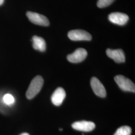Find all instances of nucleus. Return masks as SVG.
I'll list each match as a JSON object with an SVG mask.
<instances>
[{
    "label": "nucleus",
    "instance_id": "f257e3e1",
    "mask_svg": "<svg viewBox=\"0 0 135 135\" xmlns=\"http://www.w3.org/2000/svg\"><path fill=\"white\" fill-rule=\"evenodd\" d=\"M43 84V79L41 76H37L34 78L26 92L27 98L28 99H32L36 96L41 91Z\"/></svg>",
    "mask_w": 135,
    "mask_h": 135
},
{
    "label": "nucleus",
    "instance_id": "f03ea898",
    "mask_svg": "<svg viewBox=\"0 0 135 135\" xmlns=\"http://www.w3.org/2000/svg\"><path fill=\"white\" fill-rule=\"evenodd\" d=\"M118 86L123 91L127 92H135L134 83L129 79L122 75H118L114 78Z\"/></svg>",
    "mask_w": 135,
    "mask_h": 135
},
{
    "label": "nucleus",
    "instance_id": "7ed1b4c3",
    "mask_svg": "<svg viewBox=\"0 0 135 135\" xmlns=\"http://www.w3.org/2000/svg\"><path fill=\"white\" fill-rule=\"evenodd\" d=\"M68 36L69 38L74 41H90L92 40L91 35L87 31L82 30H74L70 31Z\"/></svg>",
    "mask_w": 135,
    "mask_h": 135
},
{
    "label": "nucleus",
    "instance_id": "20e7f679",
    "mask_svg": "<svg viewBox=\"0 0 135 135\" xmlns=\"http://www.w3.org/2000/svg\"><path fill=\"white\" fill-rule=\"evenodd\" d=\"M26 15L29 20L34 24L42 26H48L50 22L48 19L43 15L32 12H27Z\"/></svg>",
    "mask_w": 135,
    "mask_h": 135
},
{
    "label": "nucleus",
    "instance_id": "39448f33",
    "mask_svg": "<svg viewBox=\"0 0 135 135\" xmlns=\"http://www.w3.org/2000/svg\"><path fill=\"white\" fill-rule=\"evenodd\" d=\"M87 51L83 48H78L76 51L67 56L68 60L73 63H80L87 57Z\"/></svg>",
    "mask_w": 135,
    "mask_h": 135
},
{
    "label": "nucleus",
    "instance_id": "423d86ee",
    "mask_svg": "<svg viewBox=\"0 0 135 135\" xmlns=\"http://www.w3.org/2000/svg\"><path fill=\"white\" fill-rule=\"evenodd\" d=\"M108 19L113 24L123 26L128 22L129 18L127 15L120 12L112 13L109 15Z\"/></svg>",
    "mask_w": 135,
    "mask_h": 135
},
{
    "label": "nucleus",
    "instance_id": "0eeeda50",
    "mask_svg": "<svg viewBox=\"0 0 135 135\" xmlns=\"http://www.w3.org/2000/svg\"><path fill=\"white\" fill-rule=\"evenodd\" d=\"M91 86L97 96L101 98L106 96V91L101 82L96 77H93L91 80Z\"/></svg>",
    "mask_w": 135,
    "mask_h": 135
},
{
    "label": "nucleus",
    "instance_id": "6e6552de",
    "mask_svg": "<svg viewBox=\"0 0 135 135\" xmlns=\"http://www.w3.org/2000/svg\"><path fill=\"white\" fill-rule=\"evenodd\" d=\"M106 54L108 57L112 59L116 63H124L125 62V55L121 49L112 50L108 49Z\"/></svg>",
    "mask_w": 135,
    "mask_h": 135
},
{
    "label": "nucleus",
    "instance_id": "1a4fd4ad",
    "mask_svg": "<svg viewBox=\"0 0 135 135\" xmlns=\"http://www.w3.org/2000/svg\"><path fill=\"white\" fill-rule=\"evenodd\" d=\"M72 128L78 131L83 132H91L93 130L96 125L94 123L90 121H78L74 123L72 125Z\"/></svg>",
    "mask_w": 135,
    "mask_h": 135
},
{
    "label": "nucleus",
    "instance_id": "9d476101",
    "mask_svg": "<svg viewBox=\"0 0 135 135\" xmlns=\"http://www.w3.org/2000/svg\"><path fill=\"white\" fill-rule=\"evenodd\" d=\"M66 95V92L63 88L61 87L58 88L54 92L51 97L53 104L55 106H60L65 99Z\"/></svg>",
    "mask_w": 135,
    "mask_h": 135
},
{
    "label": "nucleus",
    "instance_id": "9b49d317",
    "mask_svg": "<svg viewBox=\"0 0 135 135\" xmlns=\"http://www.w3.org/2000/svg\"><path fill=\"white\" fill-rule=\"evenodd\" d=\"M33 47L34 49L44 52L46 49V44L45 40L38 36H34L32 38Z\"/></svg>",
    "mask_w": 135,
    "mask_h": 135
},
{
    "label": "nucleus",
    "instance_id": "f8f14e48",
    "mask_svg": "<svg viewBox=\"0 0 135 135\" xmlns=\"http://www.w3.org/2000/svg\"><path fill=\"white\" fill-rule=\"evenodd\" d=\"M132 133V129L129 126H122L116 131L114 135H130Z\"/></svg>",
    "mask_w": 135,
    "mask_h": 135
},
{
    "label": "nucleus",
    "instance_id": "ddd939ff",
    "mask_svg": "<svg viewBox=\"0 0 135 135\" xmlns=\"http://www.w3.org/2000/svg\"><path fill=\"white\" fill-rule=\"evenodd\" d=\"M3 99L5 104L8 106L13 105L15 102L14 98L12 95L9 94H5V95L3 96Z\"/></svg>",
    "mask_w": 135,
    "mask_h": 135
},
{
    "label": "nucleus",
    "instance_id": "4468645a",
    "mask_svg": "<svg viewBox=\"0 0 135 135\" xmlns=\"http://www.w3.org/2000/svg\"><path fill=\"white\" fill-rule=\"evenodd\" d=\"M114 1L115 0H98L97 6L100 8H105L111 5Z\"/></svg>",
    "mask_w": 135,
    "mask_h": 135
},
{
    "label": "nucleus",
    "instance_id": "2eb2a0df",
    "mask_svg": "<svg viewBox=\"0 0 135 135\" xmlns=\"http://www.w3.org/2000/svg\"><path fill=\"white\" fill-rule=\"evenodd\" d=\"M4 1V0H0V6L2 5V4H3Z\"/></svg>",
    "mask_w": 135,
    "mask_h": 135
},
{
    "label": "nucleus",
    "instance_id": "dca6fc26",
    "mask_svg": "<svg viewBox=\"0 0 135 135\" xmlns=\"http://www.w3.org/2000/svg\"><path fill=\"white\" fill-rule=\"evenodd\" d=\"M20 135H30L28 133H22V134H21Z\"/></svg>",
    "mask_w": 135,
    "mask_h": 135
},
{
    "label": "nucleus",
    "instance_id": "f3484780",
    "mask_svg": "<svg viewBox=\"0 0 135 135\" xmlns=\"http://www.w3.org/2000/svg\"><path fill=\"white\" fill-rule=\"evenodd\" d=\"M59 130H60V131H62L63 130V129H61V128H60Z\"/></svg>",
    "mask_w": 135,
    "mask_h": 135
}]
</instances>
